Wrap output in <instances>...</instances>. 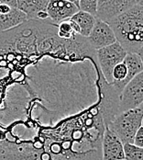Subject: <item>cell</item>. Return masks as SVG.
<instances>
[{
    "label": "cell",
    "mask_w": 143,
    "mask_h": 160,
    "mask_svg": "<svg viewBox=\"0 0 143 160\" xmlns=\"http://www.w3.org/2000/svg\"><path fill=\"white\" fill-rule=\"evenodd\" d=\"M136 5L138 6H141V7H143V0H134Z\"/></svg>",
    "instance_id": "cell-21"
},
{
    "label": "cell",
    "mask_w": 143,
    "mask_h": 160,
    "mask_svg": "<svg viewBox=\"0 0 143 160\" xmlns=\"http://www.w3.org/2000/svg\"><path fill=\"white\" fill-rule=\"evenodd\" d=\"M86 40L90 46L95 51L109 46L117 42L110 25L98 18H96L95 26Z\"/></svg>",
    "instance_id": "cell-7"
},
{
    "label": "cell",
    "mask_w": 143,
    "mask_h": 160,
    "mask_svg": "<svg viewBox=\"0 0 143 160\" xmlns=\"http://www.w3.org/2000/svg\"><path fill=\"white\" fill-rule=\"evenodd\" d=\"M57 35L63 40H71L74 38L77 33L74 32L70 20H65L57 25Z\"/></svg>",
    "instance_id": "cell-14"
},
{
    "label": "cell",
    "mask_w": 143,
    "mask_h": 160,
    "mask_svg": "<svg viewBox=\"0 0 143 160\" xmlns=\"http://www.w3.org/2000/svg\"><path fill=\"white\" fill-rule=\"evenodd\" d=\"M117 42L127 52L136 53L143 46V7L135 5L108 22Z\"/></svg>",
    "instance_id": "cell-2"
},
{
    "label": "cell",
    "mask_w": 143,
    "mask_h": 160,
    "mask_svg": "<svg viewBox=\"0 0 143 160\" xmlns=\"http://www.w3.org/2000/svg\"><path fill=\"white\" fill-rule=\"evenodd\" d=\"M133 144L139 147L143 148V127L141 126V128L138 130L136 132V135L134 137V142Z\"/></svg>",
    "instance_id": "cell-17"
},
{
    "label": "cell",
    "mask_w": 143,
    "mask_h": 160,
    "mask_svg": "<svg viewBox=\"0 0 143 160\" xmlns=\"http://www.w3.org/2000/svg\"><path fill=\"white\" fill-rule=\"evenodd\" d=\"M136 53L139 55V57L141 58V62H142V64H143V46L141 47V48Z\"/></svg>",
    "instance_id": "cell-19"
},
{
    "label": "cell",
    "mask_w": 143,
    "mask_h": 160,
    "mask_svg": "<svg viewBox=\"0 0 143 160\" xmlns=\"http://www.w3.org/2000/svg\"><path fill=\"white\" fill-rule=\"evenodd\" d=\"M96 7H97V0H80V10L88 12L95 17L96 14Z\"/></svg>",
    "instance_id": "cell-16"
},
{
    "label": "cell",
    "mask_w": 143,
    "mask_h": 160,
    "mask_svg": "<svg viewBox=\"0 0 143 160\" xmlns=\"http://www.w3.org/2000/svg\"><path fill=\"white\" fill-rule=\"evenodd\" d=\"M27 20V16L17 8H13L8 13H0V33L12 30Z\"/></svg>",
    "instance_id": "cell-11"
},
{
    "label": "cell",
    "mask_w": 143,
    "mask_h": 160,
    "mask_svg": "<svg viewBox=\"0 0 143 160\" xmlns=\"http://www.w3.org/2000/svg\"><path fill=\"white\" fill-rule=\"evenodd\" d=\"M70 19L77 25L79 29V35L84 38L89 36L96 21V18L94 15L82 10L75 13Z\"/></svg>",
    "instance_id": "cell-12"
},
{
    "label": "cell",
    "mask_w": 143,
    "mask_h": 160,
    "mask_svg": "<svg viewBox=\"0 0 143 160\" xmlns=\"http://www.w3.org/2000/svg\"><path fill=\"white\" fill-rule=\"evenodd\" d=\"M143 103V71L130 80L119 96V112L139 108Z\"/></svg>",
    "instance_id": "cell-5"
},
{
    "label": "cell",
    "mask_w": 143,
    "mask_h": 160,
    "mask_svg": "<svg viewBox=\"0 0 143 160\" xmlns=\"http://www.w3.org/2000/svg\"><path fill=\"white\" fill-rule=\"evenodd\" d=\"M124 156V160H143V148L134 144H125Z\"/></svg>",
    "instance_id": "cell-15"
},
{
    "label": "cell",
    "mask_w": 143,
    "mask_h": 160,
    "mask_svg": "<svg viewBox=\"0 0 143 160\" xmlns=\"http://www.w3.org/2000/svg\"><path fill=\"white\" fill-rule=\"evenodd\" d=\"M64 1H68V2H71L73 4H74L77 8H79V3L80 0H64Z\"/></svg>",
    "instance_id": "cell-20"
},
{
    "label": "cell",
    "mask_w": 143,
    "mask_h": 160,
    "mask_svg": "<svg viewBox=\"0 0 143 160\" xmlns=\"http://www.w3.org/2000/svg\"><path fill=\"white\" fill-rule=\"evenodd\" d=\"M127 52L119 42H116L109 46L96 51V57L101 72L108 84H112V71L117 64L124 61Z\"/></svg>",
    "instance_id": "cell-4"
},
{
    "label": "cell",
    "mask_w": 143,
    "mask_h": 160,
    "mask_svg": "<svg viewBox=\"0 0 143 160\" xmlns=\"http://www.w3.org/2000/svg\"><path fill=\"white\" fill-rule=\"evenodd\" d=\"M124 144L108 126H106L102 140V160H124Z\"/></svg>",
    "instance_id": "cell-9"
},
{
    "label": "cell",
    "mask_w": 143,
    "mask_h": 160,
    "mask_svg": "<svg viewBox=\"0 0 143 160\" xmlns=\"http://www.w3.org/2000/svg\"><path fill=\"white\" fill-rule=\"evenodd\" d=\"M106 79L95 54L30 19L0 33V160H102Z\"/></svg>",
    "instance_id": "cell-1"
},
{
    "label": "cell",
    "mask_w": 143,
    "mask_h": 160,
    "mask_svg": "<svg viewBox=\"0 0 143 160\" xmlns=\"http://www.w3.org/2000/svg\"><path fill=\"white\" fill-rule=\"evenodd\" d=\"M139 108H140V109H141V110L143 112V103L141 105V106H140V107H139Z\"/></svg>",
    "instance_id": "cell-22"
},
{
    "label": "cell",
    "mask_w": 143,
    "mask_h": 160,
    "mask_svg": "<svg viewBox=\"0 0 143 160\" xmlns=\"http://www.w3.org/2000/svg\"><path fill=\"white\" fill-rule=\"evenodd\" d=\"M124 63L126 64L127 68V77L126 82L127 84L134 78L137 75L143 71V64L137 53L127 52V56L124 59Z\"/></svg>",
    "instance_id": "cell-13"
},
{
    "label": "cell",
    "mask_w": 143,
    "mask_h": 160,
    "mask_svg": "<svg viewBox=\"0 0 143 160\" xmlns=\"http://www.w3.org/2000/svg\"><path fill=\"white\" fill-rule=\"evenodd\" d=\"M50 0H17V8L22 11L28 20H48L47 9Z\"/></svg>",
    "instance_id": "cell-10"
},
{
    "label": "cell",
    "mask_w": 143,
    "mask_h": 160,
    "mask_svg": "<svg viewBox=\"0 0 143 160\" xmlns=\"http://www.w3.org/2000/svg\"><path fill=\"white\" fill-rule=\"evenodd\" d=\"M135 5L134 0H97L95 18L108 23Z\"/></svg>",
    "instance_id": "cell-6"
},
{
    "label": "cell",
    "mask_w": 143,
    "mask_h": 160,
    "mask_svg": "<svg viewBox=\"0 0 143 160\" xmlns=\"http://www.w3.org/2000/svg\"><path fill=\"white\" fill-rule=\"evenodd\" d=\"M79 10L74 4L64 0H50L46 9L48 20L55 25L70 19Z\"/></svg>",
    "instance_id": "cell-8"
},
{
    "label": "cell",
    "mask_w": 143,
    "mask_h": 160,
    "mask_svg": "<svg viewBox=\"0 0 143 160\" xmlns=\"http://www.w3.org/2000/svg\"><path fill=\"white\" fill-rule=\"evenodd\" d=\"M143 112L140 109L128 110L117 114L107 125L117 137L123 144H133L136 132L141 126Z\"/></svg>",
    "instance_id": "cell-3"
},
{
    "label": "cell",
    "mask_w": 143,
    "mask_h": 160,
    "mask_svg": "<svg viewBox=\"0 0 143 160\" xmlns=\"http://www.w3.org/2000/svg\"><path fill=\"white\" fill-rule=\"evenodd\" d=\"M0 4H5L11 8H17V0H0Z\"/></svg>",
    "instance_id": "cell-18"
}]
</instances>
